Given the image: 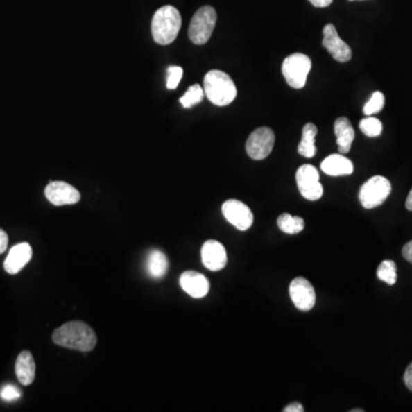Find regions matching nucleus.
I'll list each match as a JSON object with an SVG mask.
<instances>
[{
    "instance_id": "1",
    "label": "nucleus",
    "mask_w": 412,
    "mask_h": 412,
    "mask_svg": "<svg viewBox=\"0 0 412 412\" xmlns=\"http://www.w3.org/2000/svg\"><path fill=\"white\" fill-rule=\"evenodd\" d=\"M52 339L58 346L85 353L91 352L98 341L93 329L79 320L68 322L61 325L53 332Z\"/></svg>"
},
{
    "instance_id": "2",
    "label": "nucleus",
    "mask_w": 412,
    "mask_h": 412,
    "mask_svg": "<svg viewBox=\"0 0 412 412\" xmlns=\"http://www.w3.org/2000/svg\"><path fill=\"white\" fill-rule=\"evenodd\" d=\"M181 15L175 7L166 5L160 7L151 21V33L154 40L160 45H170L180 31Z\"/></svg>"
},
{
    "instance_id": "3",
    "label": "nucleus",
    "mask_w": 412,
    "mask_h": 412,
    "mask_svg": "<svg viewBox=\"0 0 412 412\" xmlns=\"http://www.w3.org/2000/svg\"><path fill=\"white\" fill-rule=\"evenodd\" d=\"M204 93L213 105L223 107L232 103L237 95L235 83L221 70H211L204 78Z\"/></svg>"
},
{
    "instance_id": "4",
    "label": "nucleus",
    "mask_w": 412,
    "mask_h": 412,
    "mask_svg": "<svg viewBox=\"0 0 412 412\" xmlns=\"http://www.w3.org/2000/svg\"><path fill=\"white\" fill-rule=\"evenodd\" d=\"M216 12L212 6L200 7L190 21L188 36L196 45H204L212 36L216 24Z\"/></svg>"
},
{
    "instance_id": "5",
    "label": "nucleus",
    "mask_w": 412,
    "mask_h": 412,
    "mask_svg": "<svg viewBox=\"0 0 412 412\" xmlns=\"http://www.w3.org/2000/svg\"><path fill=\"white\" fill-rule=\"evenodd\" d=\"M311 60L304 54L295 53L289 55L282 65V74L289 85L295 89H304L311 71Z\"/></svg>"
},
{
    "instance_id": "6",
    "label": "nucleus",
    "mask_w": 412,
    "mask_h": 412,
    "mask_svg": "<svg viewBox=\"0 0 412 412\" xmlns=\"http://www.w3.org/2000/svg\"><path fill=\"white\" fill-rule=\"evenodd\" d=\"M392 191V184L388 179L381 175H376L361 187L359 198L364 209H375L387 200Z\"/></svg>"
},
{
    "instance_id": "7",
    "label": "nucleus",
    "mask_w": 412,
    "mask_h": 412,
    "mask_svg": "<svg viewBox=\"0 0 412 412\" xmlns=\"http://www.w3.org/2000/svg\"><path fill=\"white\" fill-rule=\"evenodd\" d=\"M295 179L298 189L306 200H318L323 196V186L320 184V174L316 167L304 164L298 169Z\"/></svg>"
},
{
    "instance_id": "8",
    "label": "nucleus",
    "mask_w": 412,
    "mask_h": 412,
    "mask_svg": "<svg viewBox=\"0 0 412 412\" xmlns=\"http://www.w3.org/2000/svg\"><path fill=\"white\" fill-rule=\"evenodd\" d=\"M274 144L275 135L272 128H257L246 140V153L252 160H265L272 153Z\"/></svg>"
},
{
    "instance_id": "9",
    "label": "nucleus",
    "mask_w": 412,
    "mask_h": 412,
    "mask_svg": "<svg viewBox=\"0 0 412 412\" xmlns=\"http://www.w3.org/2000/svg\"><path fill=\"white\" fill-rule=\"evenodd\" d=\"M223 214L228 223L241 232H246L251 228L253 223V213L249 206L242 203L241 200H226L223 205Z\"/></svg>"
},
{
    "instance_id": "10",
    "label": "nucleus",
    "mask_w": 412,
    "mask_h": 412,
    "mask_svg": "<svg viewBox=\"0 0 412 412\" xmlns=\"http://www.w3.org/2000/svg\"><path fill=\"white\" fill-rule=\"evenodd\" d=\"M290 297L299 311H308L314 307L316 295L313 285L304 277H297L290 284Z\"/></svg>"
},
{
    "instance_id": "11",
    "label": "nucleus",
    "mask_w": 412,
    "mask_h": 412,
    "mask_svg": "<svg viewBox=\"0 0 412 412\" xmlns=\"http://www.w3.org/2000/svg\"><path fill=\"white\" fill-rule=\"evenodd\" d=\"M45 196L53 205H72L80 200V194L75 187L63 181H52L45 188Z\"/></svg>"
},
{
    "instance_id": "12",
    "label": "nucleus",
    "mask_w": 412,
    "mask_h": 412,
    "mask_svg": "<svg viewBox=\"0 0 412 412\" xmlns=\"http://www.w3.org/2000/svg\"><path fill=\"white\" fill-rule=\"evenodd\" d=\"M322 44L338 62H348L352 59V49L341 40L336 30V26L331 23L324 26Z\"/></svg>"
},
{
    "instance_id": "13",
    "label": "nucleus",
    "mask_w": 412,
    "mask_h": 412,
    "mask_svg": "<svg viewBox=\"0 0 412 412\" xmlns=\"http://www.w3.org/2000/svg\"><path fill=\"white\" fill-rule=\"evenodd\" d=\"M202 261L206 268L218 272L225 268L227 265V252L225 246L218 241L209 239L204 243L202 246Z\"/></svg>"
},
{
    "instance_id": "14",
    "label": "nucleus",
    "mask_w": 412,
    "mask_h": 412,
    "mask_svg": "<svg viewBox=\"0 0 412 412\" xmlns=\"http://www.w3.org/2000/svg\"><path fill=\"white\" fill-rule=\"evenodd\" d=\"M33 257V249L28 243H20L10 249L3 262V268L8 274L15 275L21 272Z\"/></svg>"
},
{
    "instance_id": "15",
    "label": "nucleus",
    "mask_w": 412,
    "mask_h": 412,
    "mask_svg": "<svg viewBox=\"0 0 412 412\" xmlns=\"http://www.w3.org/2000/svg\"><path fill=\"white\" fill-rule=\"evenodd\" d=\"M180 285L183 291L195 299L205 297L209 293V283L207 278L203 274L194 271H187L181 275Z\"/></svg>"
},
{
    "instance_id": "16",
    "label": "nucleus",
    "mask_w": 412,
    "mask_h": 412,
    "mask_svg": "<svg viewBox=\"0 0 412 412\" xmlns=\"http://www.w3.org/2000/svg\"><path fill=\"white\" fill-rule=\"evenodd\" d=\"M320 170L331 177H341L353 173L354 165L352 160L345 157L343 154H334L327 156L320 163Z\"/></svg>"
},
{
    "instance_id": "17",
    "label": "nucleus",
    "mask_w": 412,
    "mask_h": 412,
    "mask_svg": "<svg viewBox=\"0 0 412 412\" xmlns=\"http://www.w3.org/2000/svg\"><path fill=\"white\" fill-rule=\"evenodd\" d=\"M15 372L17 380L23 386H29L33 383L36 377V363L33 360V354L30 353L29 350H23L17 357Z\"/></svg>"
},
{
    "instance_id": "18",
    "label": "nucleus",
    "mask_w": 412,
    "mask_h": 412,
    "mask_svg": "<svg viewBox=\"0 0 412 412\" xmlns=\"http://www.w3.org/2000/svg\"><path fill=\"white\" fill-rule=\"evenodd\" d=\"M334 135L337 137V144L339 153L348 154L355 139V131L350 119L346 117H339L334 121Z\"/></svg>"
},
{
    "instance_id": "19",
    "label": "nucleus",
    "mask_w": 412,
    "mask_h": 412,
    "mask_svg": "<svg viewBox=\"0 0 412 412\" xmlns=\"http://www.w3.org/2000/svg\"><path fill=\"white\" fill-rule=\"evenodd\" d=\"M316 135H318V128L313 123H308L302 128V137L300 144L298 146V153L306 158L314 157L316 155Z\"/></svg>"
},
{
    "instance_id": "20",
    "label": "nucleus",
    "mask_w": 412,
    "mask_h": 412,
    "mask_svg": "<svg viewBox=\"0 0 412 412\" xmlns=\"http://www.w3.org/2000/svg\"><path fill=\"white\" fill-rule=\"evenodd\" d=\"M167 268H169V261L163 252L154 250L148 255L146 271L151 277L157 278V280L164 277L166 275Z\"/></svg>"
},
{
    "instance_id": "21",
    "label": "nucleus",
    "mask_w": 412,
    "mask_h": 412,
    "mask_svg": "<svg viewBox=\"0 0 412 412\" xmlns=\"http://www.w3.org/2000/svg\"><path fill=\"white\" fill-rule=\"evenodd\" d=\"M278 228L289 235H293L302 232L304 228V221L300 216H293L289 213H283L278 216Z\"/></svg>"
},
{
    "instance_id": "22",
    "label": "nucleus",
    "mask_w": 412,
    "mask_h": 412,
    "mask_svg": "<svg viewBox=\"0 0 412 412\" xmlns=\"http://www.w3.org/2000/svg\"><path fill=\"white\" fill-rule=\"evenodd\" d=\"M204 89H202V86L198 84L190 86L189 89H187L186 93L183 95L182 98H180V103L182 105L183 108H191L194 105H198L200 102L203 100Z\"/></svg>"
},
{
    "instance_id": "23",
    "label": "nucleus",
    "mask_w": 412,
    "mask_h": 412,
    "mask_svg": "<svg viewBox=\"0 0 412 412\" xmlns=\"http://www.w3.org/2000/svg\"><path fill=\"white\" fill-rule=\"evenodd\" d=\"M377 276L380 281L385 282L388 285H394L397 280L395 262L392 260H384L377 269Z\"/></svg>"
},
{
    "instance_id": "24",
    "label": "nucleus",
    "mask_w": 412,
    "mask_h": 412,
    "mask_svg": "<svg viewBox=\"0 0 412 412\" xmlns=\"http://www.w3.org/2000/svg\"><path fill=\"white\" fill-rule=\"evenodd\" d=\"M360 128L362 133L366 137H376L381 135L383 124L378 118L368 116L360 121Z\"/></svg>"
},
{
    "instance_id": "25",
    "label": "nucleus",
    "mask_w": 412,
    "mask_h": 412,
    "mask_svg": "<svg viewBox=\"0 0 412 412\" xmlns=\"http://www.w3.org/2000/svg\"><path fill=\"white\" fill-rule=\"evenodd\" d=\"M385 105V96L381 92H375L369 101L366 102L363 107V114L366 116L377 114L381 112Z\"/></svg>"
},
{
    "instance_id": "26",
    "label": "nucleus",
    "mask_w": 412,
    "mask_h": 412,
    "mask_svg": "<svg viewBox=\"0 0 412 412\" xmlns=\"http://www.w3.org/2000/svg\"><path fill=\"white\" fill-rule=\"evenodd\" d=\"M183 69L181 67L172 66L167 69L166 87L169 89H175L182 79Z\"/></svg>"
},
{
    "instance_id": "27",
    "label": "nucleus",
    "mask_w": 412,
    "mask_h": 412,
    "mask_svg": "<svg viewBox=\"0 0 412 412\" xmlns=\"http://www.w3.org/2000/svg\"><path fill=\"white\" fill-rule=\"evenodd\" d=\"M0 395H1V397L5 401H14V400H17L20 397L21 393L19 388L13 386V385H7V386L3 387V390L0 393Z\"/></svg>"
},
{
    "instance_id": "28",
    "label": "nucleus",
    "mask_w": 412,
    "mask_h": 412,
    "mask_svg": "<svg viewBox=\"0 0 412 412\" xmlns=\"http://www.w3.org/2000/svg\"><path fill=\"white\" fill-rule=\"evenodd\" d=\"M7 246H8V236L3 229L0 228V255L6 251Z\"/></svg>"
},
{
    "instance_id": "29",
    "label": "nucleus",
    "mask_w": 412,
    "mask_h": 412,
    "mask_svg": "<svg viewBox=\"0 0 412 412\" xmlns=\"http://www.w3.org/2000/svg\"><path fill=\"white\" fill-rule=\"evenodd\" d=\"M403 258L406 259V261L412 264V241L406 243V246H403L402 250Z\"/></svg>"
},
{
    "instance_id": "30",
    "label": "nucleus",
    "mask_w": 412,
    "mask_h": 412,
    "mask_svg": "<svg viewBox=\"0 0 412 412\" xmlns=\"http://www.w3.org/2000/svg\"><path fill=\"white\" fill-rule=\"evenodd\" d=\"M403 379H404V384H406V386L408 387V389L412 392V363L410 364L408 368H406Z\"/></svg>"
},
{
    "instance_id": "31",
    "label": "nucleus",
    "mask_w": 412,
    "mask_h": 412,
    "mask_svg": "<svg viewBox=\"0 0 412 412\" xmlns=\"http://www.w3.org/2000/svg\"><path fill=\"white\" fill-rule=\"evenodd\" d=\"M284 412H304V406L300 403L298 402H292L289 404V406H285L284 409H283Z\"/></svg>"
},
{
    "instance_id": "32",
    "label": "nucleus",
    "mask_w": 412,
    "mask_h": 412,
    "mask_svg": "<svg viewBox=\"0 0 412 412\" xmlns=\"http://www.w3.org/2000/svg\"><path fill=\"white\" fill-rule=\"evenodd\" d=\"M313 6L318 7V8H324V7L330 6L334 0H308Z\"/></svg>"
},
{
    "instance_id": "33",
    "label": "nucleus",
    "mask_w": 412,
    "mask_h": 412,
    "mask_svg": "<svg viewBox=\"0 0 412 412\" xmlns=\"http://www.w3.org/2000/svg\"><path fill=\"white\" fill-rule=\"evenodd\" d=\"M406 209L412 211V188L411 190H410L409 195H408V198H406Z\"/></svg>"
},
{
    "instance_id": "34",
    "label": "nucleus",
    "mask_w": 412,
    "mask_h": 412,
    "mask_svg": "<svg viewBox=\"0 0 412 412\" xmlns=\"http://www.w3.org/2000/svg\"><path fill=\"white\" fill-rule=\"evenodd\" d=\"M363 411V410H361V409H354L352 410V412H362Z\"/></svg>"
},
{
    "instance_id": "35",
    "label": "nucleus",
    "mask_w": 412,
    "mask_h": 412,
    "mask_svg": "<svg viewBox=\"0 0 412 412\" xmlns=\"http://www.w3.org/2000/svg\"><path fill=\"white\" fill-rule=\"evenodd\" d=\"M350 1H354V0H350Z\"/></svg>"
}]
</instances>
